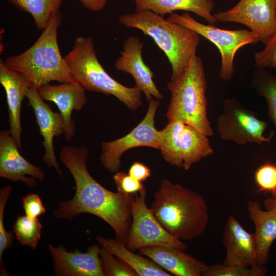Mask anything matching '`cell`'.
I'll use <instances>...</instances> for the list:
<instances>
[{"mask_svg": "<svg viewBox=\"0 0 276 276\" xmlns=\"http://www.w3.org/2000/svg\"><path fill=\"white\" fill-rule=\"evenodd\" d=\"M135 11L150 10L164 16L176 11L193 12L201 17L211 25L218 21L212 12L214 3L212 0H133Z\"/></svg>", "mask_w": 276, "mask_h": 276, "instance_id": "cell-21", "label": "cell"}, {"mask_svg": "<svg viewBox=\"0 0 276 276\" xmlns=\"http://www.w3.org/2000/svg\"><path fill=\"white\" fill-rule=\"evenodd\" d=\"M217 131L224 141L239 145L270 143L274 134L266 137L264 133L268 123L260 120L256 113L244 108L235 98L225 100L223 110L216 121Z\"/></svg>", "mask_w": 276, "mask_h": 276, "instance_id": "cell-8", "label": "cell"}, {"mask_svg": "<svg viewBox=\"0 0 276 276\" xmlns=\"http://www.w3.org/2000/svg\"><path fill=\"white\" fill-rule=\"evenodd\" d=\"M213 16L217 21L248 27L264 45L276 33V0H240L234 7Z\"/></svg>", "mask_w": 276, "mask_h": 276, "instance_id": "cell-11", "label": "cell"}, {"mask_svg": "<svg viewBox=\"0 0 276 276\" xmlns=\"http://www.w3.org/2000/svg\"><path fill=\"white\" fill-rule=\"evenodd\" d=\"M19 149L9 130L0 131V177L12 181H21L30 188L42 181L45 173L20 153Z\"/></svg>", "mask_w": 276, "mask_h": 276, "instance_id": "cell-14", "label": "cell"}, {"mask_svg": "<svg viewBox=\"0 0 276 276\" xmlns=\"http://www.w3.org/2000/svg\"><path fill=\"white\" fill-rule=\"evenodd\" d=\"M37 91L42 100L53 102L57 106L64 122L63 135L65 139L70 142L76 134L72 112L73 110H81L87 104L86 90L78 84L64 82L58 85L49 83Z\"/></svg>", "mask_w": 276, "mask_h": 276, "instance_id": "cell-17", "label": "cell"}, {"mask_svg": "<svg viewBox=\"0 0 276 276\" xmlns=\"http://www.w3.org/2000/svg\"><path fill=\"white\" fill-rule=\"evenodd\" d=\"M263 204L266 210L276 212V197L266 199L264 200Z\"/></svg>", "mask_w": 276, "mask_h": 276, "instance_id": "cell-37", "label": "cell"}, {"mask_svg": "<svg viewBox=\"0 0 276 276\" xmlns=\"http://www.w3.org/2000/svg\"><path fill=\"white\" fill-rule=\"evenodd\" d=\"M86 9L94 12L102 10L108 0H79Z\"/></svg>", "mask_w": 276, "mask_h": 276, "instance_id": "cell-36", "label": "cell"}, {"mask_svg": "<svg viewBox=\"0 0 276 276\" xmlns=\"http://www.w3.org/2000/svg\"><path fill=\"white\" fill-rule=\"evenodd\" d=\"M120 23L150 37L164 52L172 70L171 79L179 76L196 55L200 35L193 30L173 22L150 10L121 15Z\"/></svg>", "mask_w": 276, "mask_h": 276, "instance_id": "cell-4", "label": "cell"}, {"mask_svg": "<svg viewBox=\"0 0 276 276\" xmlns=\"http://www.w3.org/2000/svg\"><path fill=\"white\" fill-rule=\"evenodd\" d=\"M42 229L38 218L32 219L26 215L18 216L13 225V232L20 244L33 250L40 239Z\"/></svg>", "mask_w": 276, "mask_h": 276, "instance_id": "cell-27", "label": "cell"}, {"mask_svg": "<svg viewBox=\"0 0 276 276\" xmlns=\"http://www.w3.org/2000/svg\"><path fill=\"white\" fill-rule=\"evenodd\" d=\"M166 19L193 30L217 47L221 59L219 77L224 81L234 76V60L237 51L245 45L260 41L258 36L251 30H227L206 25L197 21L188 12L181 15L172 13Z\"/></svg>", "mask_w": 276, "mask_h": 276, "instance_id": "cell-7", "label": "cell"}, {"mask_svg": "<svg viewBox=\"0 0 276 276\" xmlns=\"http://www.w3.org/2000/svg\"><path fill=\"white\" fill-rule=\"evenodd\" d=\"M249 217L255 226L257 262L264 266L269 259L271 246L276 239V212L263 210L258 201L249 200L247 207Z\"/></svg>", "mask_w": 276, "mask_h": 276, "instance_id": "cell-20", "label": "cell"}, {"mask_svg": "<svg viewBox=\"0 0 276 276\" xmlns=\"http://www.w3.org/2000/svg\"><path fill=\"white\" fill-rule=\"evenodd\" d=\"M171 93L168 121L178 120L208 136L214 134L207 115L206 80L200 58L195 55L184 71L167 83Z\"/></svg>", "mask_w": 276, "mask_h": 276, "instance_id": "cell-5", "label": "cell"}, {"mask_svg": "<svg viewBox=\"0 0 276 276\" xmlns=\"http://www.w3.org/2000/svg\"><path fill=\"white\" fill-rule=\"evenodd\" d=\"M25 97L28 99V105L33 109L40 133L43 137L42 144L45 153L42 159L48 168L54 167L62 177L63 173L55 156L53 139L64 133L65 125L63 117L60 112L52 110L41 98L37 90L29 87Z\"/></svg>", "mask_w": 276, "mask_h": 276, "instance_id": "cell-12", "label": "cell"}, {"mask_svg": "<svg viewBox=\"0 0 276 276\" xmlns=\"http://www.w3.org/2000/svg\"><path fill=\"white\" fill-rule=\"evenodd\" d=\"M264 50L254 55L257 68L276 69V33L269 37Z\"/></svg>", "mask_w": 276, "mask_h": 276, "instance_id": "cell-32", "label": "cell"}, {"mask_svg": "<svg viewBox=\"0 0 276 276\" xmlns=\"http://www.w3.org/2000/svg\"><path fill=\"white\" fill-rule=\"evenodd\" d=\"M208 136L194 127L185 125L181 139L182 169L188 170L192 166L213 154Z\"/></svg>", "mask_w": 276, "mask_h": 276, "instance_id": "cell-23", "label": "cell"}, {"mask_svg": "<svg viewBox=\"0 0 276 276\" xmlns=\"http://www.w3.org/2000/svg\"><path fill=\"white\" fill-rule=\"evenodd\" d=\"M11 190V186L9 185L0 190V266L1 275H9L3 264V255L5 250L12 245L14 239L13 232L6 231L4 222V211Z\"/></svg>", "mask_w": 276, "mask_h": 276, "instance_id": "cell-29", "label": "cell"}, {"mask_svg": "<svg viewBox=\"0 0 276 276\" xmlns=\"http://www.w3.org/2000/svg\"><path fill=\"white\" fill-rule=\"evenodd\" d=\"M62 20L59 11L30 48L20 54L8 56L3 61L7 67L26 80L30 88L38 90L51 81L78 84L58 44V30Z\"/></svg>", "mask_w": 276, "mask_h": 276, "instance_id": "cell-3", "label": "cell"}, {"mask_svg": "<svg viewBox=\"0 0 276 276\" xmlns=\"http://www.w3.org/2000/svg\"><path fill=\"white\" fill-rule=\"evenodd\" d=\"M223 242L226 255L223 264L265 269L257 262L254 234L248 232L233 215L226 222Z\"/></svg>", "mask_w": 276, "mask_h": 276, "instance_id": "cell-16", "label": "cell"}, {"mask_svg": "<svg viewBox=\"0 0 276 276\" xmlns=\"http://www.w3.org/2000/svg\"><path fill=\"white\" fill-rule=\"evenodd\" d=\"M0 83L4 88L6 95L9 130L21 150V103L29 87L26 80L20 74L7 67L2 59L0 60Z\"/></svg>", "mask_w": 276, "mask_h": 276, "instance_id": "cell-19", "label": "cell"}, {"mask_svg": "<svg viewBox=\"0 0 276 276\" xmlns=\"http://www.w3.org/2000/svg\"><path fill=\"white\" fill-rule=\"evenodd\" d=\"M117 190L128 194H134L145 188L142 183L128 174L118 171L112 177Z\"/></svg>", "mask_w": 276, "mask_h": 276, "instance_id": "cell-33", "label": "cell"}, {"mask_svg": "<svg viewBox=\"0 0 276 276\" xmlns=\"http://www.w3.org/2000/svg\"><path fill=\"white\" fill-rule=\"evenodd\" d=\"M100 257L105 276H138L135 271L129 265L102 247Z\"/></svg>", "mask_w": 276, "mask_h": 276, "instance_id": "cell-28", "label": "cell"}, {"mask_svg": "<svg viewBox=\"0 0 276 276\" xmlns=\"http://www.w3.org/2000/svg\"><path fill=\"white\" fill-rule=\"evenodd\" d=\"M19 10L30 13L36 27L44 30L59 12L63 0H7Z\"/></svg>", "mask_w": 276, "mask_h": 276, "instance_id": "cell-25", "label": "cell"}, {"mask_svg": "<svg viewBox=\"0 0 276 276\" xmlns=\"http://www.w3.org/2000/svg\"><path fill=\"white\" fill-rule=\"evenodd\" d=\"M254 177L258 192L270 193L276 197V164L270 162L262 164L256 170Z\"/></svg>", "mask_w": 276, "mask_h": 276, "instance_id": "cell-30", "label": "cell"}, {"mask_svg": "<svg viewBox=\"0 0 276 276\" xmlns=\"http://www.w3.org/2000/svg\"><path fill=\"white\" fill-rule=\"evenodd\" d=\"M149 102L145 117L130 132L114 141L101 143L100 159L109 172L115 173L119 171L121 156L129 149L139 147L158 149V131L155 127L154 119L159 102L153 98Z\"/></svg>", "mask_w": 276, "mask_h": 276, "instance_id": "cell-10", "label": "cell"}, {"mask_svg": "<svg viewBox=\"0 0 276 276\" xmlns=\"http://www.w3.org/2000/svg\"><path fill=\"white\" fill-rule=\"evenodd\" d=\"M22 202L26 215L31 219H35L45 213V208L37 194H28L22 197Z\"/></svg>", "mask_w": 276, "mask_h": 276, "instance_id": "cell-34", "label": "cell"}, {"mask_svg": "<svg viewBox=\"0 0 276 276\" xmlns=\"http://www.w3.org/2000/svg\"><path fill=\"white\" fill-rule=\"evenodd\" d=\"M139 250L141 254L177 276H200L208 267L203 262L176 247L151 246Z\"/></svg>", "mask_w": 276, "mask_h": 276, "instance_id": "cell-18", "label": "cell"}, {"mask_svg": "<svg viewBox=\"0 0 276 276\" xmlns=\"http://www.w3.org/2000/svg\"><path fill=\"white\" fill-rule=\"evenodd\" d=\"M145 188L134 194L132 204V222L126 246L134 251L151 246H167L186 250L187 246L160 225L146 204Z\"/></svg>", "mask_w": 276, "mask_h": 276, "instance_id": "cell-9", "label": "cell"}, {"mask_svg": "<svg viewBox=\"0 0 276 276\" xmlns=\"http://www.w3.org/2000/svg\"><path fill=\"white\" fill-rule=\"evenodd\" d=\"M88 155V149L84 146L66 145L61 149L60 159L73 177L76 192L71 199L60 201L53 214L57 218L69 220L82 213L94 215L108 224L116 238L126 245L134 194L113 192L98 183L87 170Z\"/></svg>", "mask_w": 276, "mask_h": 276, "instance_id": "cell-1", "label": "cell"}, {"mask_svg": "<svg viewBox=\"0 0 276 276\" xmlns=\"http://www.w3.org/2000/svg\"><path fill=\"white\" fill-rule=\"evenodd\" d=\"M185 124L178 120L169 121L158 131V149L164 159L170 164L182 168L181 139Z\"/></svg>", "mask_w": 276, "mask_h": 276, "instance_id": "cell-24", "label": "cell"}, {"mask_svg": "<svg viewBox=\"0 0 276 276\" xmlns=\"http://www.w3.org/2000/svg\"><path fill=\"white\" fill-rule=\"evenodd\" d=\"M121 56L116 59V68L131 75L135 85L144 93L149 101L153 97L159 101L164 96L153 80L154 74L143 59V43L136 36H129L123 43Z\"/></svg>", "mask_w": 276, "mask_h": 276, "instance_id": "cell-15", "label": "cell"}, {"mask_svg": "<svg viewBox=\"0 0 276 276\" xmlns=\"http://www.w3.org/2000/svg\"><path fill=\"white\" fill-rule=\"evenodd\" d=\"M64 59L75 81L85 90L112 95L133 110L142 105V92L136 85L126 87L104 70L90 36L77 37Z\"/></svg>", "mask_w": 276, "mask_h": 276, "instance_id": "cell-6", "label": "cell"}, {"mask_svg": "<svg viewBox=\"0 0 276 276\" xmlns=\"http://www.w3.org/2000/svg\"><path fill=\"white\" fill-rule=\"evenodd\" d=\"M251 85L258 95L266 100L268 116L276 128V75L264 68L256 67Z\"/></svg>", "mask_w": 276, "mask_h": 276, "instance_id": "cell-26", "label": "cell"}, {"mask_svg": "<svg viewBox=\"0 0 276 276\" xmlns=\"http://www.w3.org/2000/svg\"><path fill=\"white\" fill-rule=\"evenodd\" d=\"M102 247L120 258L137 273L138 276H170L172 274L165 270L155 262L141 254L133 253L118 239H107L102 236L96 237Z\"/></svg>", "mask_w": 276, "mask_h": 276, "instance_id": "cell-22", "label": "cell"}, {"mask_svg": "<svg viewBox=\"0 0 276 276\" xmlns=\"http://www.w3.org/2000/svg\"><path fill=\"white\" fill-rule=\"evenodd\" d=\"M48 247L54 260V275L105 276L100 257L101 246L99 244L90 246L86 252L79 249L67 251L62 245L55 247L49 244Z\"/></svg>", "mask_w": 276, "mask_h": 276, "instance_id": "cell-13", "label": "cell"}, {"mask_svg": "<svg viewBox=\"0 0 276 276\" xmlns=\"http://www.w3.org/2000/svg\"><path fill=\"white\" fill-rule=\"evenodd\" d=\"M163 228L180 240L200 236L209 222L208 204L198 193L164 179L150 208Z\"/></svg>", "mask_w": 276, "mask_h": 276, "instance_id": "cell-2", "label": "cell"}, {"mask_svg": "<svg viewBox=\"0 0 276 276\" xmlns=\"http://www.w3.org/2000/svg\"><path fill=\"white\" fill-rule=\"evenodd\" d=\"M266 269L257 270L250 267L224 264L208 266L202 275L203 276H262Z\"/></svg>", "mask_w": 276, "mask_h": 276, "instance_id": "cell-31", "label": "cell"}, {"mask_svg": "<svg viewBox=\"0 0 276 276\" xmlns=\"http://www.w3.org/2000/svg\"><path fill=\"white\" fill-rule=\"evenodd\" d=\"M128 174L134 179L142 182L150 176L151 170L144 164L135 162L130 167Z\"/></svg>", "mask_w": 276, "mask_h": 276, "instance_id": "cell-35", "label": "cell"}]
</instances>
